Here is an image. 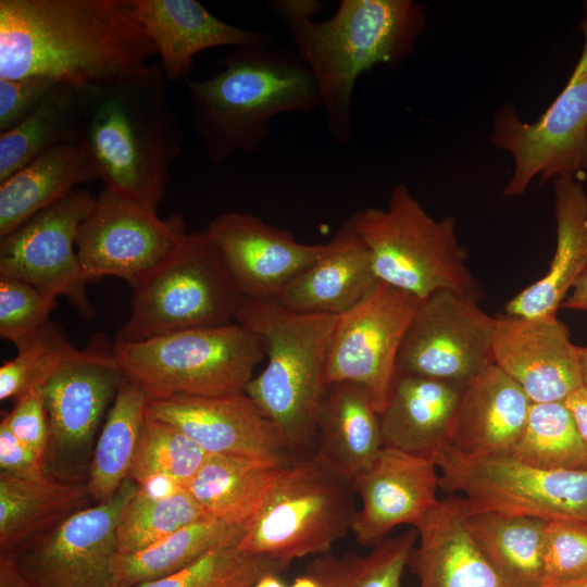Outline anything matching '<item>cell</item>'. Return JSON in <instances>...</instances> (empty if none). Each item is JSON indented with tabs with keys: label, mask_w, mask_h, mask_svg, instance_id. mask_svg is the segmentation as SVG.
<instances>
[{
	"label": "cell",
	"mask_w": 587,
	"mask_h": 587,
	"mask_svg": "<svg viewBox=\"0 0 587 587\" xmlns=\"http://www.w3.org/2000/svg\"><path fill=\"white\" fill-rule=\"evenodd\" d=\"M469 514L465 498L452 495L439 499L414 526L419 544L407 566L419 587H504L471 536Z\"/></svg>",
	"instance_id": "23"
},
{
	"label": "cell",
	"mask_w": 587,
	"mask_h": 587,
	"mask_svg": "<svg viewBox=\"0 0 587 587\" xmlns=\"http://www.w3.org/2000/svg\"><path fill=\"white\" fill-rule=\"evenodd\" d=\"M101 179L82 138L62 143L0 184V238L82 184Z\"/></svg>",
	"instance_id": "29"
},
{
	"label": "cell",
	"mask_w": 587,
	"mask_h": 587,
	"mask_svg": "<svg viewBox=\"0 0 587 587\" xmlns=\"http://www.w3.org/2000/svg\"><path fill=\"white\" fill-rule=\"evenodd\" d=\"M291 587H321V586L314 578L304 574V575L298 576L294 580Z\"/></svg>",
	"instance_id": "51"
},
{
	"label": "cell",
	"mask_w": 587,
	"mask_h": 587,
	"mask_svg": "<svg viewBox=\"0 0 587 587\" xmlns=\"http://www.w3.org/2000/svg\"><path fill=\"white\" fill-rule=\"evenodd\" d=\"M130 286V313L115 342L230 324L242 299L205 230L187 233L162 262Z\"/></svg>",
	"instance_id": "8"
},
{
	"label": "cell",
	"mask_w": 587,
	"mask_h": 587,
	"mask_svg": "<svg viewBox=\"0 0 587 587\" xmlns=\"http://www.w3.org/2000/svg\"><path fill=\"white\" fill-rule=\"evenodd\" d=\"M462 387L397 371L379 413L384 447L434 460L450 445Z\"/></svg>",
	"instance_id": "24"
},
{
	"label": "cell",
	"mask_w": 587,
	"mask_h": 587,
	"mask_svg": "<svg viewBox=\"0 0 587 587\" xmlns=\"http://www.w3.org/2000/svg\"><path fill=\"white\" fill-rule=\"evenodd\" d=\"M542 563V585L586 578L587 521H548Z\"/></svg>",
	"instance_id": "43"
},
{
	"label": "cell",
	"mask_w": 587,
	"mask_h": 587,
	"mask_svg": "<svg viewBox=\"0 0 587 587\" xmlns=\"http://www.w3.org/2000/svg\"><path fill=\"white\" fill-rule=\"evenodd\" d=\"M290 563L241 550L214 549L183 570L138 587H252L265 575L284 573Z\"/></svg>",
	"instance_id": "40"
},
{
	"label": "cell",
	"mask_w": 587,
	"mask_h": 587,
	"mask_svg": "<svg viewBox=\"0 0 587 587\" xmlns=\"http://www.w3.org/2000/svg\"><path fill=\"white\" fill-rule=\"evenodd\" d=\"M87 485L0 474V553H14L87 508Z\"/></svg>",
	"instance_id": "30"
},
{
	"label": "cell",
	"mask_w": 587,
	"mask_h": 587,
	"mask_svg": "<svg viewBox=\"0 0 587 587\" xmlns=\"http://www.w3.org/2000/svg\"><path fill=\"white\" fill-rule=\"evenodd\" d=\"M187 233L180 214L160 218L157 212L105 187L82 222L75 246L88 282L113 276L133 285Z\"/></svg>",
	"instance_id": "14"
},
{
	"label": "cell",
	"mask_w": 587,
	"mask_h": 587,
	"mask_svg": "<svg viewBox=\"0 0 587 587\" xmlns=\"http://www.w3.org/2000/svg\"><path fill=\"white\" fill-rule=\"evenodd\" d=\"M564 403L570 410L579 436L587 449V387L583 385L573 391L564 400Z\"/></svg>",
	"instance_id": "47"
},
{
	"label": "cell",
	"mask_w": 587,
	"mask_h": 587,
	"mask_svg": "<svg viewBox=\"0 0 587 587\" xmlns=\"http://www.w3.org/2000/svg\"><path fill=\"white\" fill-rule=\"evenodd\" d=\"M160 63L84 88L85 140L105 187L157 212L182 151Z\"/></svg>",
	"instance_id": "3"
},
{
	"label": "cell",
	"mask_w": 587,
	"mask_h": 587,
	"mask_svg": "<svg viewBox=\"0 0 587 587\" xmlns=\"http://www.w3.org/2000/svg\"><path fill=\"white\" fill-rule=\"evenodd\" d=\"M270 11L287 28L295 52L320 91L327 129L341 145L353 135L352 100L358 78L374 66H400L426 28V12L413 0H341L326 21L312 18L315 0H273Z\"/></svg>",
	"instance_id": "2"
},
{
	"label": "cell",
	"mask_w": 587,
	"mask_h": 587,
	"mask_svg": "<svg viewBox=\"0 0 587 587\" xmlns=\"http://www.w3.org/2000/svg\"><path fill=\"white\" fill-rule=\"evenodd\" d=\"M55 299L21 279L0 275V336L16 349L33 341L53 323Z\"/></svg>",
	"instance_id": "42"
},
{
	"label": "cell",
	"mask_w": 587,
	"mask_h": 587,
	"mask_svg": "<svg viewBox=\"0 0 587 587\" xmlns=\"http://www.w3.org/2000/svg\"><path fill=\"white\" fill-rule=\"evenodd\" d=\"M439 488L461 494L470 513L587 521V467L550 471L510 454L469 455L448 446L434 459Z\"/></svg>",
	"instance_id": "11"
},
{
	"label": "cell",
	"mask_w": 587,
	"mask_h": 587,
	"mask_svg": "<svg viewBox=\"0 0 587 587\" xmlns=\"http://www.w3.org/2000/svg\"><path fill=\"white\" fill-rule=\"evenodd\" d=\"M137 490L127 478L111 499L80 510L14 552L21 572L34 587H114L116 528Z\"/></svg>",
	"instance_id": "16"
},
{
	"label": "cell",
	"mask_w": 587,
	"mask_h": 587,
	"mask_svg": "<svg viewBox=\"0 0 587 587\" xmlns=\"http://www.w3.org/2000/svg\"><path fill=\"white\" fill-rule=\"evenodd\" d=\"M337 316L288 310L275 300L242 298L235 322L258 335L266 365L245 392L278 428L296 459L314 454L327 349Z\"/></svg>",
	"instance_id": "5"
},
{
	"label": "cell",
	"mask_w": 587,
	"mask_h": 587,
	"mask_svg": "<svg viewBox=\"0 0 587 587\" xmlns=\"http://www.w3.org/2000/svg\"><path fill=\"white\" fill-rule=\"evenodd\" d=\"M153 54L127 0H0V79L87 87L135 74Z\"/></svg>",
	"instance_id": "1"
},
{
	"label": "cell",
	"mask_w": 587,
	"mask_h": 587,
	"mask_svg": "<svg viewBox=\"0 0 587 587\" xmlns=\"http://www.w3.org/2000/svg\"><path fill=\"white\" fill-rule=\"evenodd\" d=\"M383 448L379 413L366 389L350 382L327 384L316 417L315 459L352 483Z\"/></svg>",
	"instance_id": "27"
},
{
	"label": "cell",
	"mask_w": 587,
	"mask_h": 587,
	"mask_svg": "<svg viewBox=\"0 0 587 587\" xmlns=\"http://www.w3.org/2000/svg\"><path fill=\"white\" fill-rule=\"evenodd\" d=\"M560 309L587 312V266L575 280Z\"/></svg>",
	"instance_id": "49"
},
{
	"label": "cell",
	"mask_w": 587,
	"mask_h": 587,
	"mask_svg": "<svg viewBox=\"0 0 587 587\" xmlns=\"http://www.w3.org/2000/svg\"><path fill=\"white\" fill-rule=\"evenodd\" d=\"M112 353L149 400L245 392L265 358L260 337L237 322L114 342Z\"/></svg>",
	"instance_id": "7"
},
{
	"label": "cell",
	"mask_w": 587,
	"mask_h": 587,
	"mask_svg": "<svg viewBox=\"0 0 587 587\" xmlns=\"http://www.w3.org/2000/svg\"><path fill=\"white\" fill-rule=\"evenodd\" d=\"M252 587H286L279 575L270 574L260 578Z\"/></svg>",
	"instance_id": "50"
},
{
	"label": "cell",
	"mask_w": 587,
	"mask_h": 587,
	"mask_svg": "<svg viewBox=\"0 0 587 587\" xmlns=\"http://www.w3.org/2000/svg\"><path fill=\"white\" fill-rule=\"evenodd\" d=\"M146 414L173 425L209 454L254 458L282 466L297 460L278 428L246 392L149 400Z\"/></svg>",
	"instance_id": "17"
},
{
	"label": "cell",
	"mask_w": 587,
	"mask_h": 587,
	"mask_svg": "<svg viewBox=\"0 0 587 587\" xmlns=\"http://www.w3.org/2000/svg\"><path fill=\"white\" fill-rule=\"evenodd\" d=\"M492 353L533 403L563 402L584 385L579 347L557 314L495 317Z\"/></svg>",
	"instance_id": "19"
},
{
	"label": "cell",
	"mask_w": 587,
	"mask_h": 587,
	"mask_svg": "<svg viewBox=\"0 0 587 587\" xmlns=\"http://www.w3.org/2000/svg\"><path fill=\"white\" fill-rule=\"evenodd\" d=\"M510 455L550 471L587 467V449L564 401L532 402L523 432Z\"/></svg>",
	"instance_id": "37"
},
{
	"label": "cell",
	"mask_w": 587,
	"mask_h": 587,
	"mask_svg": "<svg viewBox=\"0 0 587 587\" xmlns=\"http://www.w3.org/2000/svg\"><path fill=\"white\" fill-rule=\"evenodd\" d=\"M284 467L254 458L209 454L185 489L209 516L247 526Z\"/></svg>",
	"instance_id": "31"
},
{
	"label": "cell",
	"mask_w": 587,
	"mask_h": 587,
	"mask_svg": "<svg viewBox=\"0 0 587 587\" xmlns=\"http://www.w3.org/2000/svg\"><path fill=\"white\" fill-rule=\"evenodd\" d=\"M419 303L415 296L377 280L357 304L336 319L327 349L326 384L350 382L362 386L380 413Z\"/></svg>",
	"instance_id": "12"
},
{
	"label": "cell",
	"mask_w": 587,
	"mask_h": 587,
	"mask_svg": "<svg viewBox=\"0 0 587 587\" xmlns=\"http://www.w3.org/2000/svg\"><path fill=\"white\" fill-rule=\"evenodd\" d=\"M246 526L205 519L132 553L116 552L111 571L114 587H133L174 574L208 552L238 545Z\"/></svg>",
	"instance_id": "33"
},
{
	"label": "cell",
	"mask_w": 587,
	"mask_h": 587,
	"mask_svg": "<svg viewBox=\"0 0 587 587\" xmlns=\"http://www.w3.org/2000/svg\"><path fill=\"white\" fill-rule=\"evenodd\" d=\"M57 84L40 76L0 79V133L27 118Z\"/></svg>",
	"instance_id": "44"
},
{
	"label": "cell",
	"mask_w": 587,
	"mask_h": 587,
	"mask_svg": "<svg viewBox=\"0 0 587 587\" xmlns=\"http://www.w3.org/2000/svg\"><path fill=\"white\" fill-rule=\"evenodd\" d=\"M541 587H587V577L564 583L546 584Z\"/></svg>",
	"instance_id": "52"
},
{
	"label": "cell",
	"mask_w": 587,
	"mask_h": 587,
	"mask_svg": "<svg viewBox=\"0 0 587 587\" xmlns=\"http://www.w3.org/2000/svg\"><path fill=\"white\" fill-rule=\"evenodd\" d=\"M0 474L17 478H37L47 474L43 462L0 423Z\"/></svg>",
	"instance_id": "46"
},
{
	"label": "cell",
	"mask_w": 587,
	"mask_h": 587,
	"mask_svg": "<svg viewBox=\"0 0 587 587\" xmlns=\"http://www.w3.org/2000/svg\"><path fill=\"white\" fill-rule=\"evenodd\" d=\"M222 64L211 78L185 79L192 128L213 166L257 151L276 115L322 109L316 83L295 50L237 47Z\"/></svg>",
	"instance_id": "4"
},
{
	"label": "cell",
	"mask_w": 587,
	"mask_h": 587,
	"mask_svg": "<svg viewBox=\"0 0 587 587\" xmlns=\"http://www.w3.org/2000/svg\"><path fill=\"white\" fill-rule=\"evenodd\" d=\"M351 484L361 500L351 532L362 546L378 545L397 526L414 527L439 500L435 461L389 447Z\"/></svg>",
	"instance_id": "20"
},
{
	"label": "cell",
	"mask_w": 587,
	"mask_h": 587,
	"mask_svg": "<svg viewBox=\"0 0 587 587\" xmlns=\"http://www.w3.org/2000/svg\"><path fill=\"white\" fill-rule=\"evenodd\" d=\"M348 220L370 252L377 280L420 300L449 290L478 302L482 290L455 220L434 218L405 185L392 188L386 209L370 207Z\"/></svg>",
	"instance_id": "6"
},
{
	"label": "cell",
	"mask_w": 587,
	"mask_h": 587,
	"mask_svg": "<svg viewBox=\"0 0 587 587\" xmlns=\"http://www.w3.org/2000/svg\"><path fill=\"white\" fill-rule=\"evenodd\" d=\"M417 538V530L412 527L386 538L364 555L324 553L309 563L304 574L321 587H400Z\"/></svg>",
	"instance_id": "36"
},
{
	"label": "cell",
	"mask_w": 587,
	"mask_h": 587,
	"mask_svg": "<svg viewBox=\"0 0 587 587\" xmlns=\"http://www.w3.org/2000/svg\"><path fill=\"white\" fill-rule=\"evenodd\" d=\"M377 283L370 252L347 218L317 258L276 298L282 307L307 314L338 316Z\"/></svg>",
	"instance_id": "25"
},
{
	"label": "cell",
	"mask_w": 587,
	"mask_h": 587,
	"mask_svg": "<svg viewBox=\"0 0 587 587\" xmlns=\"http://www.w3.org/2000/svg\"><path fill=\"white\" fill-rule=\"evenodd\" d=\"M553 185L555 249L548 271L504 305V314H557L587 266V191L580 180L558 178Z\"/></svg>",
	"instance_id": "28"
},
{
	"label": "cell",
	"mask_w": 587,
	"mask_h": 587,
	"mask_svg": "<svg viewBox=\"0 0 587 587\" xmlns=\"http://www.w3.org/2000/svg\"><path fill=\"white\" fill-rule=\"evenodd\" d=\"M584 386L587 387V347H579Z\"/></svg>",
	"instance_id": "53"
},
{
	"label": "cell",
	"mask_w": 587,
	"mask_h": 587,
	"mask_svg": "<svg viewBox=\"0 0 587 587\" xmlns=\"http://www.w3.org/2000/svg\"><path fill=\"white\" fill-rule=\"evenodd\" d=\"M148 397L125 378L95 446L86 483L97 503L111 499L129 478L146 421Z\"/></svg>",
	"instance_id": "35"
},
{
	"label": "cell",
	"mask_w": 587,
	"mask_h": 587,
	"mask_svg": "<svg viewBox=\"0 0 587 587\" xmlns=\"http://www.w3.org/2000/svg\"><path fill=\"white\" fill-rule=\"evenodd\" d=\"M352 484L315 457L298 458L280 472L238 547L290 563L328 553L358 511Z\"/></svg>",
	"instance_id": "9"
},
{
	"label": "cell",
	"mask_w": 587,
	"mask_h": 587,
	"mask_svg": "<svg viewBox=\"0 0 587 587\" xmlns=\"http://www.w3.org/2000/svg\"><path fill=\"white\" fill-rule=\"evenodd\" d=\"M124 380L112 348H89L40 388L48 423L45 465L88 449Z\"/></svg>",
	"instance_id": "21"
},
{
	"label": "cell",
	"mask_w": 587,
	"mask_h": 587,
	"mask_svg": "<svg viewBox=\"0 0 587 587\" xmlns=\"http://www.w3.org/2000/svg\"><path fill=\"white\" fill-rule=\"evenodd\" d=\"M530 405L521 386L492 364L463 385L449 446L469 455L511 454Z\"/></svg>",
	"instance_id": "26"
},
{
	"label": "cell",
	"mask_w": 587,
	"mask_h": 587,
	"mask_svg": "<svg viewBox=\"0 0 587 587\" xmlns=\"http://www.w3.org/2000/svg\"><path fill=\"white\" fill-rule=\"evenodd\" d=\"M208 455L179 429L146 414L129 478L140 485L150 478L165 477L185 488Z\"/></svg>",
	"instance_id": "39"
},
{
	"label": "cell",
	"mask_w": 587,
	"mask_h": 587,
	"mask_svg": "<svg viewBox=\"0 0 587 587\" xmlns=\"http://www.w3.org/2000/svg\"><path fill=\"white\" fill-rule=\"evenodd\" d=\"M84 88L59 83L23 122L0 135V184L51 149L82 138Z\"/></svg>",
	"instance_id": "34"
},
{
	"label": "cell",
	"mask_w": 587,
	"mask_h": 587,
	"mask_svg": "<svg viewBox=\"0 0 587 587\" xmlns=\"http://www.w3.org/2000/svg\"><path fill=\"white\" fill-rule=\"evenodd\" d=\"M210 517L185 488L162 497H152L138 489L118 521L117 552L139 551L182 527Z\"/></svg>",
	"instance_id": "38"
},
{
	"label": "cell",
	"mask_w": 587,
	"mask_h": 587,
	"mask_svg": "<svg viewBox=\"0 0 587 587\" xmlns=\"http://www.w3.org/2000/svg\"><path fill=\"white\" fill-rule=\"evenodd\" d=\"M0 587H34L21 572L13 553H0Z\"/></svg>",
	"instance_id": "48"
},
{
	"label": "cell",
	"mask_w": 587,
	"mask_h": 587,
	"mask_svg": "<svg viewBox=\"0 0 587 587\" xmlns=\"http://www.w3.org/2000/svg\"><path fill=\"white\" fill-rule=\"evenodd\" d=\"M95 201L90 191L76 188L1 237L0 275L26 282L50 298H66L82 317L92 319L97 311L75 240Z\"/></svg>",
	"instance_id": "13"
},
{
	"label": "cell",
	"mask_w": 587,
	"mask_h": 587,
	"mask_svg": "<svg viewBox=\"0 0 587 587\" xmlns=\"http://www.w3.org/2000/svg\"><path fill=\"white\" fill-rule=\"evenodd\" d=\"M495 317L449 290L420 300L404 335L398 371L464 385L495 364Z\"/></svg>",
	"instance_id": "15"
},
{
	"label": "cell",
	"mask_w": 587,
	"mask_h": 587,
	"mask_svg": "<svg viewBox=\"0 0 587 587\" xmlns=\"http://www.w3.org/2000/svg\"><path fill=\"white\" fill-rule=\"evenodd\" d=\"M242 298L276 300L320 254L323 243L300 242L290 232L243 212H225L204 229Z\"/></svg>",
	"instance_id": "18"
},
{
	"label": "cell",
	"mask_w": 587,
	"mask_h": 587,
	"mask_svg": "<svg viewBox=\"0 0 587 587\" xmlns=\"http://www.w3.org/2000/svg\"><path fill=\"white\" fill-rule=\"evenodd\" d=\"M467 527L504 587H541L548 521L496 512L469 514Z\"/></svg>",
	"instance_id": "32"
},
{
	"label": "cell",
	"mask_w": 587,
	"mask_h": 587,
	"mask_svg": "<svg viewBox=\"0 0 587 587\" xmlns=\"http://www.w3.org/2000/svg\"><path fill=\"white\" fill-rule=\"evenodd\" d=\"M2 421L45 464L48 423L41 390H29L16 398L13 410Z\"/></svg>",
	"instance_id": "45"
},
{
	"label": "cell",
	"mask_w": 587,
	"mask_h": 587,
	"mask_svg": "<svg viewBox=\"0 0 587 587\" xmlns=\"http://www.w3.org/2000/svg\"><path fill=\"white\" fill-rule=\"evenodd\" d=\"M583 36L578 61L561 92L532 123L521 120L512 103L495 113L490 141L514 161L505 197L522 196L529 184L587 175V0L577 28Z\"/></svg>",
	"instance_id": "10"
},
{
	"label": "cell",
	"mask_w": 587,
	"mask_h": 587,
	"mask_svg": "<svg viewBox=\"0 0 587 587\" xmlns=\"http://www.w3.org/2000/svg\"><path fill=\"white\" fill-rule=\"evenodd\" d=\"M52 324L0 367V399H16L40 389L65 366L84 357Z\"/></svg>",
	"instance_id": "41"
},
{
	"label": "cell",
	"mask_w": 587,
	"mask_h": 587,
	"mask_svg": "<svg viewBox=\"0 0 587 587\" xmlns=\"http://www.w3.org/2000/svg\"><path fill=\"white\" fill-rule=\"evenodd\" d=\"M127 4L160 55L167 80L186 79L201 51L274 43L272 35L230 25L196 0H127Z\"/></svg>",
	"instance_id": "22"
}]
</instances>
